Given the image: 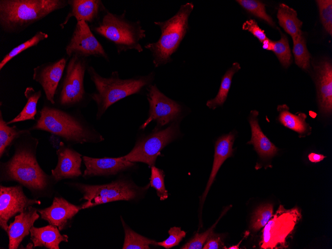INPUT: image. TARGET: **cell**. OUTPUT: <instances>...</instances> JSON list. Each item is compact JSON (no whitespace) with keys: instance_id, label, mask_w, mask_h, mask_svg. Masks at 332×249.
Listing matches in <instances>:
<instances>
[{"instance_id":"13","label":"cell","mask_w":332,"mask_h":249,"mask_svg":"<svg viewBox=\"0 0 332 249\" xmlns=\"http://www.w3.org/2000/svg\"><path fill=\"white\" fill-rule=\"evenodd\" d=\"M36 199L28 198L21 185L12 186L0 185V226L6 232L10 218L24 211L29 206L40 204Z\"/></svg>"},{"instance_id":"8","label":"cell","mask_w":332,"mask_h":249,"mask_svg":"<svg viewBox=\"0 0 332 249\" xmlns=\"http://www.w3.org/2000/svg\"><path fill=\"white\" fill-rule=\"evenodd\" d=\"M78 188L86 201L81 209L118 200H130L137 197L141 192L139 188L129 180L118 179L101 185L81 183H70Z\"/></svg>"},{"instance_id":"31","label":"cell","mask_w":332,"mask_h":249,"mask_svg":"<svg viewBox=\"0 0 332 249\" xmlns=\"http://www.w3.org/2000/svg\"><path fill=\"white\" fill-rule=\"evenodd\" d=\"M48 37L47 33L41 31H37L31 38L15 47L5 55L0 63V70L14 57L30 48L36 46L41 41Z\"/></svg>"},{"instance_id":"32","label":"cell","mask_w":332,"mask_h":249,"mask_svg":"<svg viewBox=\"0 0 332 249\" xmlns=\"http://www.w3.org/2000/svg\"><path fill=\"white\" fill-rule=\"evenodd\" d=\"M273 205L265 204L258 206L253 213L250 229L256 232L264 227L273 215Z\"/></svg>"},{"instance_id":"11","label":"cell","mask_w":332,"mask_h":249,"mask_svg":"<svg viewBox=\"0 0 332 249\" xmlns=\"http://www.w3.org/2000/svg\"><path fill=\"white\" fill-rule=\"evenodd\" d=\"M147 90V98L149 104V115L140 126V129H144L153 121H156L159 128L179 120L182 110L181 105L161 92L156 84H151Z\"/></svg>"},{"instance_id":"12","label":"cell","mask_w":332,"mask_h":249,"mask_svg":"<svg viewBox=\"0 0 332 249\" xmlns=\"http://www.w3.org/2000/svg\"><path fill=\"white\" fill-rule=\"evenodd\" d=\"M65 50L69 57L76 54L84 58L93 56L109 61L102 45L94 36L88 24L83 20L77 22Z\"/></svg>"},{"instance_id":"5","label":"cell","mask_w":332,"mask_h":249,"mask_svg":"<svg viewBox=\"0 0 332 249\" xmlns=\"http://www.w3.org/2000/svg\"><path fill=\"white\" fill-rule=\"evenodd\" d=\"M90 28L113 45L118 54L131 50L139 53L143 51L140 41L145 38L146 31L140 20L131 21L126 17L125 10L117 14L106 9L99 20Z\"/></svg>"},{"instance_id":"27","label":"cell","mask_w":332,"mask_h":249,"mask_svg":"<svg viewBox=\"0 0 332 249\" xmlns=\"http://www.w3.org/2000/svg\"><path fill=\"white\" fill-rule=\"evenodd\" d=\"M28 128L20 129L15 125L12 126L7 124L4 119L1 110H0V158L8 154L11 146Z\"/></svg>"},{"instance_id":"44","label":"cell","mask_w":332,"mask_h":249,"mask_svg":"<svg viewBox=\"0 0 332 249\" xmlns=\"http://www.w3.org/2000/svg\"><path fill=\"white\" fill-rule=\"evenodd\" d=\"M241 242H242V241H241ZM241 242H240V243H241ZM240 243H239V244H238V245H236V246H232V247H229L228 249H239V245H240Z\"/></svg>"},{"instance_id":"36","label":"cell","mask_w":332,"mask_h":249,"mask_svg":"<svg viewBox=\"0 0 332 249\" xmlns=\"http://www.w3.org/2000/svg\"><path fill=\"white\" fill-rule=\"evenodd\" d=\"M151 168L150 185L156 189L160 200H164L167 198L168 193L165 186L164 171L154 166Z\"/></svg>"},{"instance_id":"34","label":"cell","mask_w":332,"mask_h":249,"mask_svg":"<svg viewBox=\"0 0 332 249\" xmlns=\"http://www.w3.org/2000/svg\"><path fill=\"white\" fill-rule=\"evenodd\" d=\"M280 32L281 38L278 41H273L272 51L281 64L284 68H287L291 63L292 55L287 36L282 32Z\"/></svg>"},{"instance_id":"40","label":"cell","mask_w":332,"mask_h":249,"mask_svg":"<svg viewBox=\"0 0 332 249\" xmlns=\"http://www.w3.org/2000/svg\"><path fill=\"white\" fill-rule=\"evenodd\" d=\"M224 244L221 235L214 233L212 231L208 236L202 249H218L223 247Z\"/></svg>"},{"instance_id":"10","label":"cell","mask_w":332,"mask_h":249,"mask_svg":"<svg viewBox=\"0 0 332 249\" xmlns=\"http://www.w3.org/2000/svg\"><path fill=\"white\" fill-rule=\"evenodd\" d=\"M152 133L140 138L133 149L123 158L130 162L154 166L161 151L180 134L179 120L172 122L166 128H156Z\"/></svg>"},{"instance_id":"37","label":"cell","mask_w":332,"mask_h":249,"mask_svg":"<svg viewBox=\"0 0 332 249\" xmlns=\"http://www.w3.org/2000/svg\"><path fill=\"white\" fill-rule=\"evenodd\" d=\"M169 237L167 239L161 242H157V246H162L168 249L178 245L186 235L184 231L181 230L179 227H172L168 231Z\"/></svg>"},{"instance_id":"7","label":"cell","mask_w":332,"mask_h":249,"mask_svg":"<svg viewBox=\"0 0 332 249\" xmlns=\"http://www.w3.org/2000/svg\"><path fill=\"white\" fill-rule=\"evenodd\" d=\"M88 67L87 58L73 55L68 62L65 75L59 85L55 104L64 109H79L91 100L84 87V78Z\"/></svg>"},{"instance_id":"17","label":"cell","mask_w":332,"mask_h":249,"mask_svg":"<svg viewBox=\"0 0 332 249\" xmlns=\"http://www.w3.org/2000/svg\"><path fill=\"white\" fill-rule=\"evenodd\" d=\"M82 159L85 167L83 177L85 178L115 175L135 165L134 163L124 159L123 157L94 158L84 156Z\"/></svg>"},{"instance_id":"24","label":"cell","mask_w":332,"mask_h":249,"mask_svg":"<svg viewBox=\"0 0 332 249\" xmlns=\"http://www.w3.org/2000/svg\"><path fill=\"white\" fill-rule=\"evenodd\" d=\"M277 110L279 112L278 121L285 127L299 133L300 136H306L311 132V127L306 122V115L302 112L293 114L289 111L286 104L278 105Z\"/></svg>"},{"instance_id":"29","label":"cell","mask_w":332,"mask_h":249,"mask_svg":"<svg viewBox=\"0 0 332 249\" xmlns=\"http://www.w3.org/2000/svg\"><path fill=\"white\" fill-rule=\"evenodd\" d=\"M125 232L123 249H149L150 245H157V242L141 236L130 228L121 217Z\"/></svg>"},{"instance_id":"23","label":"cell","mask_w":332,"mask_h":249,"mask_svg":"<svg viewBox=\"0 0 332 249\" xmlns=\"http://www.w3.org/2000/svg\"><path fill=\"white\" fill-rule=\"evenodd\" d=\"M56 226L49 224L42 227H32L30 239L34 247H45L49 249H59L61 242H68V236L62 235Z\"/></svg>"},{"instance_id":"6","label":"cell","mask_w":332,"mask_h":249,"mask_svg":"<svg viewBox=\"0 0 332 249\" xmlns=\"http://www.w3.org/2000/svg\"><path fill=\"white\" fill-rule=\"evenodd\" d=\"M193 7L192 3H186L167 20L154 22L161 29V36L157 42L148 43L144 47L151 52L155 67L172 61L171 55L177 50L188 29V17Z\"/></svg>"},{"instance_id":"33","label":"cell","mask_w":332,"mask_h":249,"mask_svg":"<svg viewBox=\"0 0 332 249\" xmlns=\"http://www.w3.org/2000/svg\"><path fill=\"white\" fill-rule=\"evenodd\" d=\"M236 1L248 12L265 21L271 26L275 24L265 9V5L261 1L255 0H238Z\"/></svg>"},{"instance_id":"21","label":"cell","mask_w":332,"mask_h":249,"mask_svg":"<svg viewBox=\"0 0 332 249\" xmlns=\"http://www.w3.org/2000/svg\"><path fill=\"white\" fill-rule=\"evenodd\" d=\"M235 135L234 131L231 132L228 134L219 137L215 143L212 168L205 190L202 195V201L203 202L204 201L221 166L226 159L233 156V146Z\"/></svg>"},{"instance_id":"16","label":"cell","mask_w":332,"mask_h":249,"mask_svg":"<svg viewBox=\"0 0 332 249\" xmlns=\"http://www.w3.org/2000/svg\"><path fill=\"white\" fill-rule=\"evenodd\" d=\"M315 82L320 112L329 116L332 111V66L324 59L315 66Z\"/></svg>"},{"instance_id":"4","label":"cell","mask_w":332,"mask_h":249,"mask_svg":"<svg viewBox=\"0 0 332 249\" xmlns=\"http://www.w3.org/2000/svg\"><path fill=\"white\" fill-rule=\"evenodd\" d=\"M68 5L66 0H0V26L5 33H19Z\"/></svg>"},{"instance_id":"9","label":"cell","mask_w":332,"mask_h":249,"mask_svg":"<svg viewBox=\"0 0 332 249\" xmlns=\"http://www.w3.org/2000/svg\"><path fill=\"white\" fill-rule=\"evenodd\" d=\"M302 217L297 207L286 209L280 205L264 227L259 245L262 249H286L287 240Z\"/></svg>"},{"instance_id":"38","label":"cell","mask_w":332,"mask_h":249,"mask_svg":"<svg viewBox=\"0 0 332 249\" xmlns=\"http://www.w3.org/2000/svg\"><path fill=\"white\" fill-rule=\"evenodd\" d=\"M218 220L210 228L204 233H197L192 239L181 247L182 249H201L205 243L210 234L213 231Z\"/></svg>"},{"instance_id":"43","label":"cell","mask_w":332,"mask_h":249,"mask_svg":"<svg viewBox=\"0 0 332 249\" xmlns=\"http://www.w3.org/2000/svg\"><path fill=\"white\" fill-rule=\"evenodd\" d=\"M262 48L267 50L272 51L273 47V41L268 38L264 40L262 42Z\"/></svg>"},{"instance_id":"41","label":"cell","mask_w":332,"mask_h":249,"mask_svg":"<svg viewBox=\"0 0 332 249\" xmlns=\"http://www.w3.org/2000/svg\"><path fill=\"white\" fill-rule=\"evenodd\" d=\"M309 160L312 163H318L323 161L325 158H326V156L322 154H316L315 153H311L308 155Z\"/></svg>"},{"instance_id":"26","label":"cell","mask_w":332,"mask_h":249,"mask_svg":"<svg viewBox=\"0 0 332 249\" xmlns=\"http://www.w3.org/2000/svg\"><path fill=\"white\" fill-rule=\"evenodd\" d=\"M26 103L20 113L11 120L7 122L8 125L25 121L35 120V116L38 113L37 105L42 96L41 90L36 91L32 86L27 87L24 93Z\"/></svg>"},{"instance_id":"1","label":"cell","mask_w":332,"mask_h":249,"mask_svg":"<svg viewBox=\"0 0 332 249\" xmlns=\"http://www.w3.org/2000/svg\"><path fill=\"white\" fill-rule=\"evenodd\" d=\"M38 139L29 128L14 142V153L7 161L0 163L1 181H15L35 194H41L53 183L51 175L40 166L36 157Z\"/></svg>"},{"instance_id":"2","label":"cell","mask_w":332,"mask_h":249,"mask_svg":"<svg viewBox=\"0 0 332 249\" xmlns=\"http://www.w3.org/2000/svg\"><path fill=\"white\" fill-rule=\"evenodd\" d=\"M46 99V98H45ZM32 131H43L59 137L68 145L85 143H96L103 137L81 114L79 109H64L44 100Z\"/></svg>"},{"instance_id":"42","label":"cell","mask_w":332,"mask_h":249,"mask_svg":"<svg viewBox=\"0 0 332 249\" xmlns=\"http://www.w3.org/2000/svg\"><path fill=\"white\" fill-rule=\"evenodd\" d=\"M60 139V138L56 135L51 134V136H50V143L53 147L56 149H58L59 147L61 142Z\"/></svg>"},{"instance_id":"14","label":"cell","mask_w":332,"mask_h":249,"mask_svg":"<svg viewBox=\"0 0 332 249\" xmlns=\"http://www.w3.org/2000/svg\"><path fill=\"white\" fill-rule=\"evenodd\" d=\"M67 58L62 57L57 61L45 63L33 69V80L42 86L45 98L55 104V97L64 70Z\"/></svg>"},{"instance_id":"22","label":"cell","mask_w":332,"mask_h":249,"mask_svg":"<svg viewBox=\"0 0 332 249\" xmlns=\"http://www.w3.org/2000/svg\"><path fill=\"white\" fill-rule=\"evenodd\" d=\"M258 112L251 110L249 121L251 128V138L248 144H252L254 150L262 159H269L275 156L278 148L269 140L262 131L258 121Z\"/></svg>"},{"instance_id":"30","label":"cell","mask_w":332,"mask_h":249,"mask_svg":"<svg viewBox=\"0 0 332 249\" xmlns=\"http://www.w3.org/2000/svg\"><path fill=\"white\" fill-rule=\"evenodd\" d=\"M292 40L293 53L296 64L304 70H308L310 67L311 56L307 48L306 39L303 32Z\"/></svg>"},{"instance_id":"20","label":"cell","mask_w":332,"mask_h":249,"mask_svg":"<svg viewBox=\"0 0 332 249\" xmlns=\"http://www.w3.org/2000/svg\"><path fill=\"white\" fill-rule=\"evenodd\" d=\"M37 212V209L30 206L15 216L6 232L9 249H17L23 239L29 234L30 229L40 217Z\"/></svg>"},{"instance_id":"3","label":"cell","mask_w":332,"mask_h":249,"mask_svg":"<svg viewBox=\"0 0 332 249\" xmlns=\"http://www.w3.org/2000/svg\"><path fill=\"white\" fill-rule=\"evenodd\" d=\"M95 90L89 93L91 100L96 103V119L100 120L108 108L116 102L130 95L139 94L151 84L155 74L122 79L117 71H113L107 78L100 76L90 66L87 69Z\"/></svg>"},{"instance_id":"18","label":"cell","mask_w":332,"mask_h":249,"mask_svg":"<svg viewBox=\"0 0 332 249\" xmlns=\"http://www.w3.org/2000/svg\"><path fill=\"white\" fill-rule=\"evenodd\" d=\"M80 210L81 206L75 205L62 197H55L49 207L38 209V212L41 219L62 231L67 228Z\"/></svg>"},{"instance_id":"25","label":"cell","mask_w":332,"mask_h":249,"mask_svg":"<svg viewBox=\"0 0 332 249\" xmlns=\"http://www.w3.org/2000/svg\"><path fill=\"white\" fill-rule=\"evenodd\" d=\"M280 26L291 36L292 39L300 35L302 21L297 17V13L293 8L284 3L280 4L277 13Z\"/></svg>"},{"instance_id":"28","label":"cell","mask_w":332,"mask_h":249,"mask_svg":"<svg viewBox=\"0 0 332 249\" xmlns=\"http://www.w3.org/2000/svg\"><path fill=\"white\" fill-rule=\"evenodd\" d=\"M240 69V64L237 62H235L227 71L222 78L220 86L217 95L214 98L209 100L206 102V105L209 108L215 109L223 104L227 99L231 87L233 77Z\"/></svg>"},{"instance_id":"15","label":"cell","mask_w":332,"mask_h":249,"mask_svg":"<svg viewBox=\"0 0 332 249\" xmlns=\"http://www.w3.org/2000/svg\"><path fill=\"white\" fill-rule=\"evenodd\" d=\"M56 154L57 164L51 170V175L55 183L63 179L75 178L82 175L81 154L63 141H61L56 150Z\"/></svg>"},{"instance_id":"39","label":"cell","mask_w":332,"mask_h":249,"mask_svg":"<svg viewBox=\"0 0 332 249\" xmlns=\"http://www.w3.org/2000/svg\"><path fill=\"white\" fill-rule=\"evenodd\" d=\"M242 29L250 32L260 42H262L268 38L264 31L258 26L257 23L254 19H250L246 21L243 24Z\"/></svg>"},{"instance_id":"35","label":"cell","mask_w":332,"mask_h":249,"mask_svg":"<svg viewBox=\"0 0 332 249\" xmlns=\"http://www.w3.org/2000/svg\"><path fill=\"white\" fill-rule=\"evenodd\" d=\"M318 5L321 22L325 30L332 35V0H318Z\"/></svg>"},{"instance_id":"19","label":"cell","mask_w":332,"mask_h":249,"mask_svg":"<svg viewBox=\"0 0 332 249\" xmlns=\"http://www.w3.org/2000/svg\"><path fill=\"white\" fill-rule=\"evenodd\" d=\"M68 2L70 10L60 24L62 29L72 17L77 21L83 20L92 25L99 20L107 9L100 0H68Z\"/></svg>"}]
</instances>
